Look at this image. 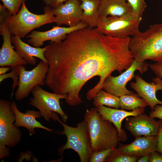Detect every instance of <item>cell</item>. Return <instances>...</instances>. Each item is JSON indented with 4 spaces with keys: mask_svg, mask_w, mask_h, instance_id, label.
I'll return each instance as SVG.
<instances>
[{
    "mask_svg": "<svg viewBox=\"0 0 162 162\" xmlns=\"http://www.w3.org/2000/svg\"><path fill=\"white\" fill-rule=\"evenodd\" d=\"M87 27L68 34L60 42L50 41L44 54L49 65L45 85L54 93L66 96L65 102L72 106L82 102L79 93L89 80L100 77L86 93L91 100L102 89L106 78L115 71L122 73L134 59L130 37L115 38Z\"/></svg>",
    "mask_w": 162,
    "mask_h": 162,
    "instance_id": "6da1fadb",
    "label": "cell"
},
{
    "mask_svg": "<svg viewBox=\"0 0 162 162\" xmlns=\"http://www.w3.org/2000/svg\"><path fill=\"white\" fill-rule=\"evenodd\" d=\"M129 48L134 59L139 62H162V22L151 25L132 36Z\"/></svg>",
    "mask_w": 162,
    "mask_h": 162,
    "instance_id": "7a4b0ae2",
    "label": "cell"
},
{
    "mask_svg": "<svg viewBox=\"0 0 162 162\" xmlns=\"http://www.w3.org/2000/svg\"><path fill=\"white\" fill-rule=\"evenodd\" d=\"M84 120L87 124L93 152L117 147L120 141L117 129L103 117L96 107L86 110Z\"/></svg>",
    "mask_w": 162,
    "mask_h": 162,
    "instance_id": "3957f363",
    "label": "cell"
},
{
    "mask_svg": "<svg viewBox=\"0 0 162 162\" xmlns=\"http://www.w3.org/2000/svg\"><path fill=\"white\" fill-rule=\"evenodd\" d=\"M43 10L44 13L42 14H34L28 9L25 2L24 3L17 14L8 18V28L12 35L22 38L34 29L55 22L52 9L46 6Z\"/></svg>",
    "mask_w": 162,
    "mask_h": 162,
    "instance_id": "277c9868",
    "label": "cell"
},
{
    "mask_svg": "<svg viewBox=\"0 0 162 162\" xmlns=\"http://www.w3.org/2000/svg\"><path fill=\"white\" fill-rule=\"evenodd\" d=\"M63 130L62 132H56L65 135L67 141L58 149L61 155L66 149H72L78 154L81 162H89L93 152L88 130L86 122L84 120L77 124L76 127L68 125L62 122Z\"/></svg>",
    "mask_w": 162,
    "mask_h": 162,
    "instance_id": "5b68a950",
    "label": "cell"
},
{
    "mask_svg": "<svg viewBox=\"0 0 162 162\" xmlns=\"http://www.w3.org/2000/svg\"><path fill=\"white\" fill-rule=\"evenodd\" d=\"M31 93L33 97L30 99L29 104L38 109L46 121H49L52 119L61 123L62 122L58 113L64 123L66 122L68 116L62 109L59 102L61 99H65L66 96L48 92L39 86L34 87Z\"/></svg>",
    "mask_w": 162,
    "mask_h": 162,
    "instance_id": "8992f818",
    "label": "cell"
},
{
    "mask_svg": "<svg viewBox=\"0 0 162 162\" xmlns=\"http://www.w3.org/2000/svg\"><path fill=\"white\" fill-rule=\"evenodd\" d=\"M142 19L132 13L120 16H108L99 18L96 28L101 33L115 38L133 36L140 32Z\"/></svg>",
    "mask_w": 162,
    "mask_h": 162,
    "instance_id": "52a82bcc",
    "label": "cell"
},
{
    "mask_svg": "<svg viewBox=\"0 0 162 162\" xmlns=\"http://www.w3.org/2000/svg\"><path fill=\"white\" fill-rule=\"evenodd\" d=\"M19 74L18 88L14 95L15 99L22 101L27 97L35 86L45 85L48 71V63L42 61L30 70H27L24 66H17Z\"/></svg>",
    "mask_w": 162,
    "mask_h": 162,
    "instance_id": "ba28073f",
    "label": "cell"
},
{
    "mask_svg": "<svg viewBox=\"0 0 162 162\" xmlns=\"http://www.w3.org/2000/svg\"><path fill=\"white\" fill-rule=\"evenodd\" d=\"M10 104V101L0 100V149L14 147L21 140L22 132L14 125L15 117Z\"/></svg>",
    "mask_w": 162,
    "mask_h": 162,
    "instance_id": "9c48e42d",
    "label": "cell"
},
{
    "mask_svg": "<svg viewBox=\"0 0 162 162\" xmlns=\"http://www.w3.org/2000/svg\"><path fill=\"white\" fill-rule=\"evenodd\" d=\"M149 65L145 61L139 62L134 59L131 65L120 75L106 78L103 82L102 89L118 97L133 94V92L126 88V84L134 77L136 71L138 70L142 74L147 71Z\"/></svg>",
    "mask_w": 162,
    "mask_h": 162,
    "instance_id": "30bf717a",
    "label": "cell"
},
{
    "mask_svg": "<svg viewBox=\"0 0 162 162\" xmlns=\"http://www.w3.org/2000/svg\"><path fill=\"white\" fill-rule=\"evenodd\" d=\"M87 27L86 24L81 22L76 26L72 27H62L57 26L45 31L33 30L27 35L26 37L28 38L27 42L33 46L40 47L46 41L50 40L54 42H60L65 39L68 34Z\"/></svg>",
    "mask_w": 162,
    "mask_h": 162,
    "instance_id": "8fae6325",
    "label": "cell"
},
{
    "mask_svg": "<svg viewBox=\"0 0 162 162\" xmlns=\"http://www.w3.org/2000/svg\"><path fill=\"white\" fill-rule=\"evenodd\" d=\"M0 33L3 40L0 49V66L12 68L19 65H26L28 64L26 61L18 54L12 45V35L8 28L7 17L0 18Z\"/></svg>",
    "mask_w": 162,
    "mask_h": 162,
    "instance_id": "7c38bea8",
    "label": "cell"
},
{
    "mask_svg": "<svg viewBox=\"0 0 162 162\" xmlns=\"http://www.w3.org/2000/svg\"><path fill=\"white\" fill-rule=\"evenodd\" d=\"M160 123V120L156 121L154 118L143 113L127 118L125 127L135 137L154 136L158 135Z\"/></svg>",
    "mask_w": 162,
    "mask_h": 162,
    "instance_id": "4fadbf2b",
    "label": "cell"
},
{
    "mask_svg": "<svg viewBox=\"0 0 162 162\" xmlns=\"http://www.w3.org/2000/svg\"><path fill=\"white\" fill-rule=\"evenodd\" d=\"M134 78L135 82H130V87L147 103L152 110L156 105L162 104V101L156 95L158 91H162V79L156 76L152 79V82H148L138 74L135 75Z\"/></svg>",
    "mask_w": 162,
    "mask_h": 162,
    "instance_id": "5bb4252c",
    "label": "cell"
},
{
    "mask_svg": "<svg viewBox=\"0 0 162 162\" xmlns=\"http://www.w3.org/2000/svg\"><path fill=\"white\" fill-rule=\"evenodd\" d=\"M79 0H68L55 9V22L57 26H76L81 22L82 10Z\"/></svg>",
    "mask_w": 162,
    "mask_h": 162,
    "instance_id": "9a60e30c",
    "label": "cell"
},
{
    "mask_svg": "<svg viewBox=\"0 0 162 162\" xmlns=\"http://www.w3.org/2000/svg\"><path fill=\"white\" fill-rule=\"evenodd\" d=\"M97 111L105 119L109 121L117 128L118 131L120 141L124 142L127 139L125 131L122 129V122L123 120L128 117L136 116L143 113L145 111L144 108L128 111L124 110L112 108L103 105L96 107Z\"/></svg>",
    "mask_w": 162,
    "mask_h": 162,
    "instance_id": "2e32d148",
    "label": "cell"
},
{
    "mask_svg": "<svg viewBox=\"0 0 162 162\" xmlns=\"http://www.w3.org/2000/svg\"><path fill=\"white\" fill-rule=\"evenodd\" d=\"M10 106L14 114L15 121L14 125L16 127H23L26 128L31 136L35 134V129L36 128L52 132V130L43 125L36 120V118L42 116L39 111L27 110L25 113L22 112L18 109L16 103L14 100L10 102Z\"/></svg>",
    "mask_w": 162,
    "mask_h": 162,
    "instance_id": "e0dca14e",
    "label": "cell"
},
{
    "mask_svg": "<svg viewBox=\"0 0 162 162\" xmlns=\"http://www.w3.org/2000/svg\"><path fill=\"white\" fill-rule=\"evenodd\" d=\"M157 136H138L128 144L120 145L119 148L124 154L138 158L156 151Z\"/></svg>",
    "mask_w": 162,
    "mask_h": 162,
    "instance_id": "ac0fdd59",
    "label": "cell"
},
{
    "mask_svg": "<svg viewBox=\"0 0 162 162\" xmlns=\"http://www.w3.org/2000/svg\"><path fill=\"white\" fill-rule=\"evenodd\" d=\"M11 40L17 53L28 64L32 65H35L37 63L35 57L48 63L44 55L47 45L43 48L34 47L25 43L17 36H12Z\"/></svg>",
    "mask_w": 162,
    "mask_h": 162,
    "instance_id": "d6986e66",
    "label": "cell"
},
{
    "mask_svg": "<svg viewBox=\"0 0 162 162\" xmlns=\"http://www.w3.org/2000/svg\"><path fill=\"white\" fill-rule=\"evenodd\" d=\"M98 12L99 18L120 16L132 13L126 0H100Z\"/></svg>",
    "mask_w": 162,
    "mask_h": 162,
    "instance_id": "ffe728a7",
    "label": "cell"
},
{
    "mask_svg": "<svg viewBox=\"0 0 162 162\" xmlns=\"http://www.w3.org/2000/svg\"><path fill=\"white\" fill-rule=\"evenodd\" d=\"M80 7L82 10L81 22L88 27H97L99 19L98 6L99 2L94 0H80Z\"/></svg>",
    "mask_w": 162,
    "mask_h": 162,
    "instance_id": "44dd1931",
    "label": "cell"
},
{
    "mask_svg": "<svg viewBox=\"0 0 162 162\" xmlns=\"http://www.w3.org/2000/svg\"><path fill=\"white\" fill-rule=\"evenodd\" d=\"M119 102L120 108L126 110H134L140 108H145L148 106L143 98L134 93L119 97Z\"/></svg>",
    "mask_w": 162,
    "mask_h": 162,
    "instance_id": "7402d4cb",
    "label": "cell"
},
{
    "mask_svg": "<svg viewBox=\"0 0 162 162\" xmlns=\"http://www.w3.org/2000/svg\"><path fill=\"white\" fill-rule=\"evenodd\" d=\"M93 99V104L95 107L103 105L116 109L120 108L119 97L102 89L98 92Z\"/></svg>",
    "mask_w": 162,
    "mask_h": 162,
    "instance_id": "603a6c76",
    "label": "cell"
},
{
    "mask_svg": "<svg viewBox=\"0 0 162 162\" xmlns=\"http://www.w3.org/2000/svg\"><path fill=\"white\" fill-rule=\"evenodd\" d=\"M139 158L124 154L119 148L113 147L106 162H135L137 161Z\"/></svg>",
    "mask_w": 162,
    "mask_h": 162,
    "instance_id": "cb8c5ba5",
    "label": "cell"
},
{
    "mask_svg": "<svg viewBox=\"0 0 162 162\" xmlns=\"http://www.w3.org/2000/svg\"><path fill=\"white\" fill-rule=\"evenodd\" d=\"M12 15L17 14L23 4L28 0H0Z\"/></svg>",
    "mask_w": 162,
    "mask_h": 162,
    "instance_id": "d4e9b609",
    "label": "cell"
},
{
    "mask_svg": "<svg viewBox=\"0 0 162 162\" xmlns=\"http://www.w3.org/2000/svg\"><path fill=\"white\" fill-rule=\"evenodd\" d=\"M133 13L142 16L147 7L145 0H126Z\"/></svg>",
    "mask_w": 162,
    "mask_h": 162,
    "instance_id": "484cf974",
    "label": "cell"
},
{
    "mask_svg": "<svg viewBox=\"0 0 162 162\" xmlns=\"http://www.w3.org/2000/svg\"><path fill=\"white\" fill-rule=\"evenodd\" d=\"M113 147L98 151L93 152L90 156L89 162H106L107 158L110 155Z\"/></svg>",
    "mask_w": 162,
    "mask_h": 162,
    "instance_id": "4316f807",
    "label": "cell"
},
{
    "mask_svg": "<svg viewBox=\"0 0 162 162\" xmlns=\"http://www.w3.org/2000/svg\"><path fill=\"white\" fill-rule=\"evenodd\" d=\"M17 66L15 67L10 68L11 71L9 73L3 75H0V82L5 79L9 78H12L13 80V83L11 87L12 89V92L11 95V98L13 94V92L15 88L18 86V84L19 74L17 69Z\"/></svg>",
    "mask_w": 162,
    "mask_h": 162,
    "instance_id": "83f0119b",
    "label": "cell"
},
{
    "mask_svg": "<svg viewBox=\"0 0 162 162\" xmlns=\"http://www.w3.org/2000/svg\"><path fill=\"white\" fill-rule=\"evenodd\" d=\"M149 67L156 76L162 79V62L151 64Z\"/></svg>",
    "mask_w": 162,
    "mask_h": 162,
    "instance_id": "f1b7e54d",
    "label": "cell"
},
{
    "mask_svg": "<svg viewBox=\"0 0 162 162\" xmlns=\"http://www.w3.org/2000/svg\"><path fill=\"white\" fill-rule=\"evenodd\" d=\"M157 136L156 151L162 154V119Z\"/></svg>",
    "mask_w": 162,
    "mask_h": 162,
    "instance_id": "f546056e",
    "label": "cell"
},
{
    "mask_svg": "<svg viewBox=\"0 0 162 162\" xmlns=\"http://www.w3.org/2000/svg\"><path fill=\"white\" fill-rule=\"evenodd\" d=\"M153 118H157L162 119V104L156 105L153 110L150 112L149 116Z\"/></svg>",
    "mask_w": 162,
    "mask_h": 162,
    "instance_id": "4dcf8cb0",
    "label": "cell"
},
{
    "mask_svg": "<svg viewBox=\"0 0 162 162\" xmlns=\"http://www.w3.org/2000/svg\"><path fill=\"white\" fill-rule=\"evenodd\" d=\"M67 0H42V1L46 6L50 7L52 9H54Z\"/></svg>",
    "mask_w": 162,
    "mask_h": 162,
    "instance_id": "1f68e13d",
    "label": "cell"
},
{
    "mask_svg": "<svg viewBox=\"0 0 162 162\" xmlns=\"http://www.w3.org/2000/svg\"><path fill=\"white\" fill-rule=\"evenodd\" d=\"M150 162H162V154L155 151L149 155Z\"/></svg>",
    "mask_w": 162,
    "mask_h": 162,
    "instance_id": "d6a6232c",
    "label": "cell"
},
{
    "mask_svg": "<svg viewBox=\"0 0 162 162\" xmlns=\"http://www.w3.org/2000/svg\"><path fill=\"white\" fill-rule=\"evenodd\" d=\"M150 154L146 155L140 157L139 158L137 161L138 162H149Z\"/></svg>",
    "mask_w": 162,
    "mask_h": 162,
    "instance_id": "836d02e7",
    "label": "cell"
},
{
    "mask_svg": "<svg viewBox=\"0 0 162 162\" xmlns=\"http://www.w3.org/2000/svg\"><path fill=\"white\" fill-rule=\"evenodd\" d=\"M10 69V68L9 66L1 67L0 68V75H3L6 74V73Z\"/></svg>",
    "mask_w": 162,
    "mask_h": 162,
    "instance_id": "e575fe53",
    "label": "cell"
},
{
    "mask_svg": "<svg viewBox=\"0 0 162 162\" xmlns=\"http://www.w3.org/2000/svg\"><path fill=\"white\" fill-rule=\"evenodd\" d=\"M94 0L99 2L100 0Z\"/></svg>",
    "mask_w": 162,
    "mask_h": 162,
    "instance_id": "d590c367",
    "label": "cell"
},
{
    "mask_svg": "<svg viewBox=\"0 0 162 162\" xmlns=\"http://www.w3.org/2000/svg\"></svg>",
    "mask_w": 162,
    "mask_h": 162,
    "instance_id": "8d00e7d4",
    "label": "cell"
}]
</instances>
